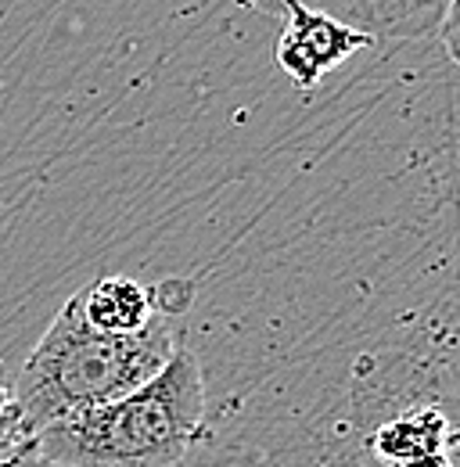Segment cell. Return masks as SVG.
<instances>
[{"instance_id":"4","label":"cell","mask_w":460,"mask_h":467,"mask_svg":"<svg viewBox=\"0 0 460 467\" xmlns=\"http://www.w3.org/2000/svg\"><path fill=\"white\" fill-rule=\"evenodd\" d=\"M252 4L274 15L277 0H252ZM306 4L371 33L374 40L439 36L450 61H457V0H306Z\"/></svg>"},{"instance_id":"3","label":"cell","mask_w":460,"mask_h":467,"mask_svg":"<svg viewBox=\"0 0 460 467\" xmlns=\"http://www.w3.org/2000/svg\"><path fill=\"white\" fill-rule=\"evenodd\" d=\"M274 15L285 18V33L277 40V65L298 90H313L331 68L374 44L371 33L320 7H309L306 0H277Z\"/></svg>"},{"instance_id":"2","label":"cell","mask_w":460,"mask_h":467,"mask_svg":"<svg viewBox=\"0 0 460 467\" xmlns=\"http://www.w3.org/2000/svg\"><path fill=\"white\" fill-rule=\"evenodd\" d=\"M176 349L172 313H152L144 327L130 335L98 331L79 306V292L55 313L51 327L29 352L11 389V424L18 464L22 446L44 424L65 413L109 403L148 381Z\"/></svg>"},{"instance_id":"1","label":"cell","mask_w":460,"mask_h":467,"mask_svg":"<svg viewBox=\"0 0 460 467\" xmlns=\"http://www.w3.org/2000/svg\"><path fill=\"white\" fill-rule=\"evenodd\" d=\"M205 381L198 356L176 346L137 389L109 403L65 413L26 439L18 464L172 467L198 442Z\"/></svg>"},{"instance_id":"7","label":"cell","mask_w":460,"mask_h":467,"mask_svg":"<svg viewBox=\"0 0 460 467\" xmlns=\"http://www.w3.org/2000/svg\"><path fill=\"white\" fill-rule=\"evenodd\" d=\"M15 453V424H11V389L0 378V464H11Z\"/></svg>"},{"instance_id":"6","label":"cell","mask_w":460,"mask_h":467,"mask_svg":"<svg viewBox=\"0 0 460 467\" xmlns=\"http://www.w3.org/2000/svg\"><path fill=\"white\" fill-rule=\"evenodd\" d=\"M79 306L83 317L109 335H130L137 327L148 324V317L155 313V298L152 288L130 281V277H101L87 288H79Z\"/></svg>"},{"instance_id":"5","label":"cell","mask_w":460,"mask_h":467,"mask_svg":"<svg viewBox=\"0 0 460 467\" xmlns=\"http://www.w3.org/2000/svg\"><path fill=\"white\" fill-rule=\"evenodd\" d=\"M450 442H454V431H450L446 413L435 407H421L385 420L374 431L371 450L385 464L421 467L450 464Z\"/></svg>"}]
</instances>
